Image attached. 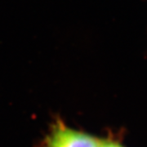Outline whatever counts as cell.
Segmentation results:
<instances>
[{
  "instance_id": "obj_1",
  "label": "cell",
  "mask_w": 147,
  "mask_h": 147,
  "mask_svg": "<svg viewBox=\"0 0 147 147\" xmlns=\"http://www.w3.org/2000/svg\"><path fill=\"white\" fill-rule=\"evenodd\" d=\"M100 140L63 125H57L51 132L47 147H99Z\"/></svg>"
},
{
  "instance_id": "obj_2",
  "label": "cell",
  "mask_w": 147,
  "mask_h": 147,
  "mask_svg": "<svg viewBox=\"0 0 147 147\" xmlns=\"http://www.w3.org/2000/svg\"><path fill=\"white\" fill-rule=\"evenodd\" d=\"M99 147H123L121 145L116 143V142H111V141H101L100 142Z\"/></svg>"
}]
</instances>
